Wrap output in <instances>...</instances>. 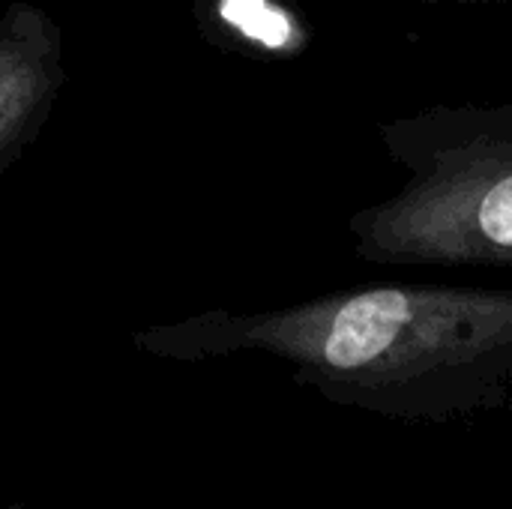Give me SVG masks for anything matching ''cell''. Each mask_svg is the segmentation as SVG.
<instances>
[{
    "mask_svg": "<svg viewBox=\"0 0 512 509\" xmlns=\"http://www.w3.org/2000/svg\"><path fill=\"white\" fill-rule=\"evenodd\" d=\"M234 339L387 417L444 420L512 396V288L366 285L240 321Z\"/></svg>",
    "mask_w": 512,
    "mask_h": 509,
    "instance_id": "6da1fadb",
    "label": "cell"
},
{
    "mask_svg": "<svg viewBox=\"0 0 512 509\" xmlns=\"http://www.w3.org/2000/svg\"><path fill=\"white\" fill-rule=\"evenodd\" d=\"M405 183L348 219L381 267H512V99L429 105L378 123Z\"/></svg>",
    "mask_w": 512,
    "mask_h": 509,
    "instance_id": "7a4b0ae2",
    "label": "cell"
},
{
    "mask_svg": "<svg viewBox=\"0 0 512 509\" xmlns=\"http://www.w3.org/2000/svg\"><path fill=\"white\" fill-rule=\"evenodd\" d=\"M213 12L252 54L291 60L312 45V24L294 0H213Z\"/></svg>",
    "mask_w": 512,
    "mask_h": 509,
    "instance_id": "3957f363",
    "label": "cell"
},
{
    "mask_svg": "<svg viewBox=\"0 0 512 509\" xmlns=\"http://www.w3.org/2000/svg\"><path fill=\"white\" fill-rule=\"evenodd\" d=\"M405 3H453V6H492V3H510V0H405Z\"/></svg>",
    "mask_w": 512,
    "mask_h": 509,
    "instance_id": "277c9868",
    "label": "cell"
},
{
    "mask_svg": "<svg viewBox=\"0 0 512 509\" xmlns=\"http://www.w3.org/2000/svg\"><path fill=\"white\" fill-rule=\"evenodd\" d=\"M510 3H512V0H510Z\"/></svg>",
    "mask_w": 512,
    "mask_h": 509,
    "instance_id": "5b68a950",
    "label": "cell"
}]
</instances>
